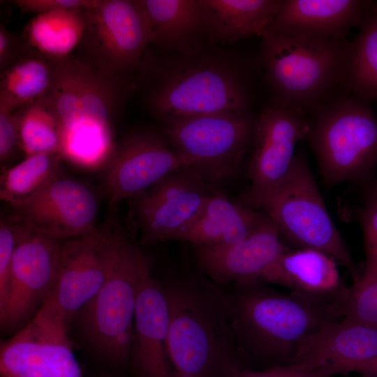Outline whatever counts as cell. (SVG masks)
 <instances>
[{
  "mask_svg": "<svg viewBox=\"0 0 377 377\" xmlns=\"http://www.w3.org/2000/svg\"><path fill=\"white\" fill-rule=\"evenodd\" d=\"M218 286L250 369L295 364L310 338L346 317L350 293L346 286L327 294L282 293L256 279Z\"/></svg>",
  "mask_w": 377,
  "mask_h": 377,
  "instance_id": "obj_1",
  "label": "cell"
},
{
  "mask_svg": "<svg viewBox=\"0 0 377 377\" xmlns=\"http://www.w3.org/2000/svg\"><path fill=\"white\" fill-rule=\"evenodd\" d=\"M158 279L167 301L168 353L175 377H227L249 369L216 283L200 271Z\"/></svg>",
  "mask_w": 377,
  "mask_h": 377,
  "instance_id": "obj_2",
  "label": "cell"
},
{
  "mask_svg": "<svg viewBox=\"0 0 377 377\" xmlns=\"http://www.w3.org/2000/svg\"><path fill=\"white\" fill-rule=\"evenodd\" d=\"M50 87L41 98L59 126L60 155L80 167L105 163L114 148L112 122L132 85L70 56L51 60Z\"/></svg>",
  "mask_w": 377,
  "mask_h": 377,
  "instance_id": "obj_3",
  "label": "cell"
},
{
  "mask_svg": "<svg viewBox=\"0 0 377 377\" xmlns=\"http://www.w3.org/2000/svg\"><path fill=\"white\" fill-rule=\"evenodd\" d=\"M146 70L147 103L162 119L246 112L244 77L224 53L203 47L189 54L153 58Z\"/></svg>",
  "mask_w": 377,
  "mask_h": 377,
  "instance_id": "obj_4",
  "label": "cell"
},
{
  "mask_svg": "<svg viewBox=\"0 0 377 377\" xmlns=\"http://www.w3.org/2000/svg\"><path fill=\"white\" fill-rule=\"evenodd\" d=\"M260 61L274 101L315 112L345 81L350 45L343 39L266 29Z\"/></svg>",
  "mask_w": 377,
  "mask_h": 377,
  "instance_id": "obj_5",
  "label": "cell"
},
{
  "mask_svg": "<svg viewBox=\"0 0 377 377\" xmlns=\"http://www.w3.org/2000/svg\"><path fill=\"white\" fill-rule=\"evenodd\" d=\"M111 230L113 247L107 279L76 317L92 351L114 373L128 367L138 293L151 268L119 222L113 220Z\"/></svg>",
  "mask_w": 377,
  "mask_h": 377,
  "instance_id": "obj_6",
  "label": "cell"
},
{
  "mask_svg": "<svg viewBox=\"0 0 377 377\" xmlns=\"http://www.w3.org/2000/svg\"><path fill=\"white\" fill-rule=\"evenodd\" d=\"M307 138L324 179L374 181L377 118L364 101L340 97L315 112Z\"/></svg>",
  "mask_w": 377,
  "mask_h": 377,
  "instance_id": "obj_7",
  "label": "cell"
},
{
  "mask_svg": "<svg viewBox=\"0 0 377 377\" xmlns=\"http://www.w3.org/2000/svg\"><path fill=\"white\" fill-rule=\"evenodd\" d=\"M260 209L276 223L280 235L300 249L325 253L346 266L354 285L360 276L334 225L304 156L297 154L281 185Z\"/></svg>",
  "mask_w": 377,
  "mask_h": 377,
  "instance_id": "obj_8",
  "label": "cell"
},
{
  "mask_svg": "<svg viewBox=\"0 0 377 377\" xmlns=\"http://www.w3.org/2000/svg\"><path fill=\"white\" fill-rule=\"evenodd\" d=\"M163 120V134L173 149L193 159V167L210 184L238 170L255 126L246 112Z\"/></svg>",
  "mask_w": 377,
  "mask_h": 377,
  "instance_id": "obj_9",
  "label": "cell"
},
{
  "mask_svg": "<svg viewBox=\"0 0 377 377\" xmlns=\"http://www.w3.org/2000/svg\"><path fill=\"white\" fill-rule=\"evenodd\" d=\"M112 247L111 225L94 235L63 241L54 286L34 319L68 332L71 322L104 284Z\"/></svg>",
  "mask_w": 377,
  "mask_h": 377,
  "instance_id": "obj_10",
  "label": "cell"
},
{
  "mask_svg": "<svg viewBox=\"0 0 377 377\" xmlns=\"http://www.w3.org/2000/svg\"><path fill=\"white\" fill-rule=\"evenodd\" d=\"M84 13L82 61L110 77L141 66L150 27L138 0H97Z\"/></svg>",
  "mask_w": 377,
  "mask_h": 377,
  "instance_id": "obj_11",
  "label": "cell"
},
{
  "mask_svg": "<svg viewBox=\"0 0 377 377\" xmlns=\"http://www.w3.org/2000/svg\"><path fill=\"white\" fill-rule=\"evenodd\" d=\"M306 112L277 102L263 110L253 129V150L249 165V188L239 202L253 209L263 205L288 175L297 143L307 138Z\"/></svg>",
  "mask_w": 377,
  "mask_h": 377,
  "instance_id": "obj_12",
  "label": "cell"
},
{
  "mask_svg": "<svg viewBox=\"0 0 377 377\" xmlns=\"http://www.w3.org/2000/svg\"><path fill=\"white\" fill-rule=\"evenodd\" d=\"M216 193L200 172L187 166L133 198L141 244L175 240Z\"/></svg>",
  "mask_w": 377,
  "mask_h": 377,
  "instance_id": "obj_13",
  "label": "cell"
},
{
  "mask_svg": "<svg viewBox=\"0 0 377 377\" xmlns=\"http://www.w3.org/2000/svg\"><path fill=\"white\" fill-rule=\"evenodd\" d=\"M62 242L22 224L12 259L6 300L0 309L2 331L23 327L45 302L56 282Z\"/></svg>",
  "mask_w": 377,
  "mask_h": 377,
  "instance_id": "obj_14",
  "label": "cell"
},
{
  "mask_svg": "<svg viewBox=\"0 0 377 377\" xmlns=\"http://www.w3.org/2000/svg\"><path fill=\"white\" fill-rule=\"evenodd\" d=\"M13 218L29 229L67 240L89 236L96 228L98 202L83 183L59 175L34 193L8 203Z\"/></svg>",
  "mask_w": 377,
  "mask_h": 377,
  "instance_id": "obj_15",
  "label": "cell"
},
{
  "mask_svg": "<svg viewBox=\"0 0 377 377\" xmlns=\"http://www.w3.org/2000/svg\"><path fill=\"white\" fill-rule=\"evenodd\" d=\"M195 165L154 133H133L115 147L108 161L105 191L109 205L114 211L120 202L140 195L179 168Z\"/></svg>",
  "mask_w": 377,
  "mask_h": 377,
  "instance_id": "obj_16",
  "label": "cell"
},
{
  "mask_svg": "<svg viewBox=\"0 0 377 377\" xmlns=\"http://www.w3.org/2000/svg\"><path fill=\"white\" fill-rule=\"evenodd\" d=\"M1 377H84L68 333L31 320L1 343Z\"/></svg>",
  "mask_w": 377,
  "mask_h": 377,
  "instance_id": "obj_17",
  "label": "cell"
},
{
  "mask_svg": "<svg viewBox=\"0 0 377 377\" xmlns=\"http://www.w3.org/2000/svg\"><path fill=\"white\" fill-rule=\"evenodd\" d=\"M295 363L330 371L377 377V329L346 318L310 338Z\"/></svg>",
  "mask_w": 377,
  "mask_h": 377,
  "instance_id": "obj_18",
  "label": "cell"
},
{
  "mask_svg": "<svg viewBox=\"0 0 377 377\" xmlns=\"http://www.w3.org/2000/svg\"><path fill=\"white\" fill-rule=\"evenodd\" d=\"M168 311L158 279L150 271L137 297L128 369L132 377H175L168 353Z\"/></svg>",
  "mask_w": 377,
  "mask_h": 377,
  "instance_id": "obj_19",
  "label": "cell"
},
{
  "mask_svg": "<svg viewBox=\"0 0 377 377\" xmlns=\"http://www.w3.org/2000/svg\"><path fill=\"white\" fill-rule=\"evenodd\" d=\"M199 270L218 285L256 279L287 249L268 219L244 240L230 246H193Z\"/></svg>",
  "mask_w": 377,
  "mask_h": 377,
  "instance_id": "obj_20",
  "label": "cell"
},
{
  "mask_svg": "<svg viewBox=\"0 0 377 377\" xmlns=\"http://www.w3.org/2000/svg\"><path fill=\"white\" fill-rule=\"evenodd\" d=\"M267 219L263 211L233 202L216 192L175 241L193 246H230L246 239Z\"/></svg>",
  "mask_w": 377,
  "mask_h": 377,
  "instance_id": "obj_21",
  "label": "cell"
},
{
  "mask_svg": "<svg viewBox=\"0 0 377 377\" xmlns=\"http://www.w3.org/2000/svg\"><path fill=\"white\" fill-rule=\"evenodd\" d=\"M150 27V43L173 54L203 47L207 39L200 0H138Z\"/></svg>",
  "mask_w": 377,
  "mask_h": 377,
  "instance_id": "obj_22",
  "label": "cell"
},
{
  "mask_svg": "<svg viewBox=\"0 0 377 377\" xmlns=\"http://www.w3.org/2000/svg\"><path fill=\"white\" fill-rule=\"evenodd\" d=\"M364 5L357 0L282 1L267 29L343 39L362 20Z\"/></svg>",
  "mask_w": 377,
  "mask_h": 377,
  "instance_id": "obj_23",
  "label": "cell"
},
{
  "mask_svg": "<svg viewBox=\"0 0 377 377\" xmlns=\"http://www.w3.org/2000/svg\"><path fill=\"white\" fill-rule=\"evenodd\" d=\"M282 1L200 0L207 39L228 44L253 35L262 36Z\"/></svg>",
  "mask_w": 377,
  "mask_h": 377,
  "instance_id": "obj_24",
  "label": "cell"
},
{
  "mask_svg": "<svg viewBox=\"0 0 377 377\" xmlns=\"http://www.w3.org/2000/svg\"><path fill=\"white\" fill-rule=\"evenodd\" d=\"M256 279L309 294L330 293L345 286L341 282L335 259L308 249H286Z\"/></svg>",
  "mask_w": 377,
  "mask_h": 377,
  "instance_id": "obj_25",
  "label": "cell"
},
{
  "mask_svg": "<svg viewBox=\"0 0 377 377\" xmlns=\"http://www.w3.org/2000/svg\"><path fill=\"white\" fill-rule=\"evenodd\" d=\"M86 29L84 10H57L37 14L25 29L28 44L50 60L70 56Z\"/></svg>",
  "mask_w": 377,
  "mask_h": 377,
  "instance_id": "obj_26",
  "label": "cell"
},
{
  "mask_svg": "<svg viewBox=\"0 0 377 377\" xmlns=\"http://www.w3.org/2000/svg\"><path fill=\"white\" fill-rule=\"evenodd\" d=\"M52 78V61L40 54H26L1 72L0 105L15 112L43 98Z\"/></svg>",
  "mask_w": 377,
  "mask_h": 377,
  "instance_id": "obj_27",
  "label": "cell"
},
{
  "mask_svg": "<svg viewBox=\"0 0 377 377\" xmlns=\"http://www.w3.org/2000/svg\"><path fill=\"white\" fill-rule=\"evenodd\" d=\"M344 83L359 99L377 100V16L364 22L350 45Z\"/></svg>",
  "mask_w": 377,
  "mask_h": 377,
  "instance_id": "obj_28",
  "label": "cell"
},
{
  "mask_svg": "<svg viewBox=\"0 0 377 377\" xmlns=\"http://www.w3.org/2000/svg\"><path fill=\"white\" fill-rule=\"evenodd\" d=\"M15 114L19 146L27 156L37 154H60L58 124L42 98L22 106Z\"/></svg>",
  "mask_w": 377,
  "mask_h": 377,
  "instance_id": "obj_29",
  "label": "cell"
},
{
  "mask_svg": "<svg viewBox=\"0 0 377 377\" xmlns=\"http://www.w3.org/2000/svg\"><path fill=\"white\" fill-rule=\"evenodd\" d=\"M59 153L27 156L1 177V199L9 203L34 193L59 175Z\"/></svg>",
  "mask_w": 377,
  "mask_h": 377,
  "instance_id": "obj_30",
  "label": "cell"
},
{
  "mask_svg": "<svg viewBox=\"0 0 377 377\" xmlns=\"http://www.w3.org/2000/svg\"><path fill=\"white\" fill-rule=\"evenodd\" d=\"M357 216L364 235L366 265L362 276L354 286H362L377 279V201L368 198Z\"/></svg>",
  "mask_w": 377,
  "mask_h": 377,
  "instance_id": "obj_31",
  "label": "cell"
},
{
  "mask_svg": "<svg viewBox=\"0 0 377 377\" xmlns=\"http://www.w3.org/2000/svg\"><path fill=\"white\" fill-rule=\"evenodd\" d=\"M345 318L377 329V279L350 288Z\"/></svg>",
  "mask_w": 377,
  "mask_h": 377,
  "instance_id": "obj_32",
  "label": "cell"
},
{
  "mask_svg": "<svg viewBox=\"0 0 377 377\" xmlns=\"http://www.w3.org/2000/svg\"><path fill=\"white\" fill-rule=\"evenodd\" d=\"M22 224L13 216L0 222V309L6 300L10 266Z\"/></svg>",
  "mask_w": 377,
  "mask_h": 377,
  "instance_id": "obj_33",
  "label": "cell"
},
{
  "mask_svg": "<svg viewBox=\"0 0 377 377\" xmlns=\"http://www.w3.org/2000/svg\"><path fill=\"white\" fill-rule=\"evenodd\" d=\"M334 374L327 370L317 369L304 364L277 366L263 370L239 369L227 377H332Z\"/></svg>",
  "mask_w": 377,
  "mask_h": 377,
  "instance_id": "obj_34",
  "label": "cell"
},
{
  "mask_svg": "<svg viewBox=\"0 0 377 377\" xmlns=\"http://www.w3.org/2000/svg\"><path fill=\"white\" fill-rule=\"evenodd\" d=\"M19 146L18 123L15 112L0 105V160L7 161Z\"/></svg>",
  "mask_w": 377,
  "mask_h": 377,
  "instance_id": "obj_35",
  "label": "cell"
},
{
  "mask_svg": "<svg viewBox=\"0 0 377 377\" xmlns=\"http://www.w3.org/2000/svg\"><path fill=\"white\" fill-rule=\"evenodd\" d=\"M97 0H17L13 3L23 12L36 14L57 10H86Z\"/></svg>",
  "mask_w": 377,
  "mask_h": 377,
  "instance_id": "obj_36",
  "label": "cell"
},
{
  "mask_svg": "<svg viewBox=\"0 0 377 377\" xmlns=\"http://www.w3.org/2000/svg\"><path fill=\"white\" fill-rule=\"evenodd\" d=\"M24 47L20 38L0 26V70L1 72L23 57Z\"/></svg>",
  "mask_w": 377,
  "mask_h": 377,
  "instance_id": "obj_37",
  "label": "cell"
},
{
  "mask_svg": "<svg viewBox=\"0 0 377 377\" xmlns=\"http://www.w3.org/2000/svg\"><path fill=\"white\" fill-rule=\"evenodd\" d=\"M368 198H371L377 201V181L372 182L368 191Z\"/></svg>",
  "mask_w": 377,
  "mask_h": 377,
  "instance_id": "obj_38",
  "label": "cell"
},
{
  "mask_svg": "<svg viewBox=\"0 0 377 377\" xmlns=\"http://www.w3.org/2000/svg\"><path fill=\"white\" fill-rule=\"evenodd\" d=\"M95 377H124L121 374H114L106 371L98 373Z\"/></svg>",
  "mask_w": 377,
  "mask_h": 377,
  "instance_id": "obj_39",
  "label": "cell"
}]
</instances>
